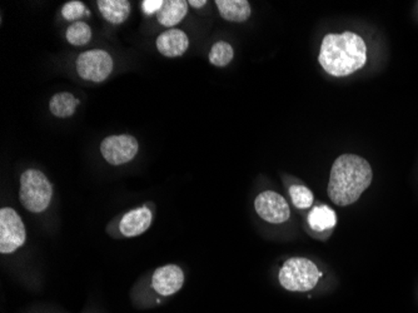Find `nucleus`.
<instances>
[{
    "label": "nucleus",
    "mask_w": 418,
    "mask_h": 313,
    "mask_svg": "<svg viewBox=\"0 0 418 313\" xmlns=\"http://www.w3.org/2000/svg\"><path fill=\"white\" fill-rule=\"evenodd\" d=\"M373 172L365 158L355 154H342L331 169L327 192L331 201L345 207L358 201L361 194L371 186Z\"/></svg>",
    "instance_id": "1"
},
{
    "label": "nucleus",
    "mask_w": 418,
    "mask_h": 313,
    "mask_svg": "<svg viewBox=\"0 0 418 313\" xmlns=\"http://www.w3.org/2000/svg\"><path fill=\"white\" fill-rule=\"evenodd\" d=\"M318 60L331 75L347 77L366 65V43L352 31L327 34L322 41Z\"/></svg>",
    "instance_id": "2"
},
{
    "label": "nucleus",
    "mask_w": 418,
    "mask_h": 313,
    "mask_svg": "<svg viewBox=\"0 0 418 313\" xmlns=\"http://www.w3.org/2000/svg\"><path fill=\"white\" fill-rule=\"evenodd\" d=\"M52 183L38 169H28L21 174L19 199L32 213H42L52 202Z\"/></svg>",
    "instance_id": "3"
},
{
    "label": "nucleus",
    "mask_w": 418,
    "mask_h": 313,
    "mask_svg": "<svg viewBox=\"0 0 418 313\" xmlns=\"http://www.w3.org/2000/svg\"><path fill=\"white\" fill-rule=\"evenodd\" d=\"M322 273L314 262L302 257L289 258L278 273L283 288L292 292H309L314 290Z\"/></svg>",
    "instance_id": "4"
},
{
    "label": "nucleus",
    "mask_w": 418,
    "mask_h": 313,
    "mask_svg": "<svg viewBox=\"0 0 418 313\" xmlns=\"http://www.w3.org/2000/svg\"><path fill=\"white\" fill-rule=\"evenodd\" d=\"M113 58L102 49L84 52L77 59V72L80 78L88 82L102 83L113 72Z\"/></svg>",
    "instance_id": "5"
},
{
    "label": "nucleus",
    "mask_w": 418,
    "mask_h": 313,
    "mask_svg": "<svg viewBox=\"0 0 418 313\" xmlns=\"http://www.w3.org/2000/svg\"><path fill=\"white\" fill-rule=\"evenodd\" d=\"M26 226L21 216L11 207L0 211V252L11 255L26 243Z\"/></svg>",
    "instance_id": "6"
},
{
    "label": "nucleus",
    "mask_w": 418,
    "mask_h": 313,
    "mask_svg": "<svg viewBox=\"0 0 418 313\" xmlns=\"http://www.w3.org/2000/svg\"><path fill=\"white\" fill-rule=\"evenodd\" d=\"M138 141L129 134L107 137L100 144L102 156L112 166H122L131 162L138 154Z\"/></svg>",
    "instance_id": "7"
},
{
    "label": "nucleus",
    "mask_w": 418,
    "mask_h": 313,
    "mask_svg": "<svg viewBox=\"0 0 418 313\" xmlns=\"http://www.w3.org/2000/svg\"><path fill=\"white\" fill-rule=\"evenodd\" d=\"M254 208L258 216L268 223L279 225L289 219L291 209L287 201L281 194L273 191H266L257 196Z\"/></svg>",
    "instance_id": "8"
},
{
    "label": "nucleus",
    "mask_w": 418,
    "mask_h": 313,
    "mask_svg": "<svg viewBox=\"0 0 418 313\" xmlns=\"http://www.w3.org/2000/svg\"><path fill=\"white\" fill-rule=\"evenodd\" d=\"M183 271L176 265L159 267L153 273V288L161 296H172L183 287Z\"/></svg>",
    "instance_id": "9"
},
{
    "label": "nucleus",
    "mask_w": 418,
    "mask_h": 313,
    "mask_svg": "<svg viewBox=\"0 0 418 313\" xmlns=\"http://www.w3.org/2000/svg\"><path fill=\"white\" fill-rule=\"evenodd\" d=\"M153 214L146 206L127 212L119 222V230L124 237H138L149 230L152 225Z\"/></svg>",
    "instance_id": "10"
},
{
    "label": "nucleus",
    "mask_w": 418,
    "mask_h": 313,
    "mask_svg": "<svg viewBox=\"0 0 418 313\" xmlns=\"http://www.w3.org/2000/svg\"><path fill=\"white\" fill-rule=\"evenodd\" d=\"M158 52L167 58L183 55L188 51V36L181 29H169L157 38Z\"/></svg>",
    "instance_id": "11"
},
{
    "label": "nucleus",
    "mask_w": 418,
    "mask_h": 313,
    "mask_svg": "<svg viewBox=\"0 0 418 313\" xmlns=\"http://www.w3.org/2000/svg\"><path fill=\"white\" fill-rule=\"evenodd\" d=\"M215 6L225 21L242 23L251 16V6L247 0H217Z\"/></svg>",
    "instance_id": "12"
},
{
    "label": "nucleus",
    "mask_w": 418,
    "mask_h": 313,
    "mask_svg": "<svg viewBox=\"0 0 418 313\" xmlns=\"http://www.w3.org/2000/svg\"><path fill=\"white\" fill-rule=\"evenodd\" d=\"M188 13V1L184 0H167L163 3L162 9L157 14L158 23L163 26H177L183 21Z\"/></svg>",
    "instance_id": "13"
},
{
    "label": "nucleus",
    "mask_w": 418,
    "mask_h": 313,
    "mask_svg": "<svg viewBox=\"0 0 418 313\" xmlns=\"http://www.w3.org/2000/svg\"><path fill=\"white\" fill-rule=\"evenodd\" d=\"M100 14L110 24H122L131 14V3L127 0H100Z\"/></svg>",
    "instance_id": "14"
},
{
    "label": "nucleus",
    "mask_w": 418,
    "mask_h": 313,
    "mask_svg": "<svg viewBox=\"0 0 418 313\" xmlns=\"http://www.w3.org/2000/svg\"><path fill=\"white\" fill-rule=\"evenodd\" d=\"M79 105V100L74 97L73 94L64 92V93L54 94L49 100V110L53 115L57 118H69L75 113Z\"/></svg>",
    "instance_id": "15"
},
{
    "label": "nucleus",
    "mask_w": 418,
    "mask_h": 313,
    "mask_svg": "<svg viewBox=\"0 0 418 313\" xmlns=\"http://www.w3.org/2000/svg\"><path fill=\"white\" fill-rule=\"evenodd\" d=\"M337 223V217L333 209L327 206L314 207L309 216V225L316 232L331 230Z\"/></svg>",
    "instance_id": "16"
},
{
    "label": "nucleus",
    "mask_w": 418,
    "mask_h": 313,
    "mask_svg": "<svg viewBox=\"0 0 418 313\" xmlns=\"http://www.w3.org/2000/svg\"><path fill=\"white\" fill-rule=\"evenodd\" d=\"M65 38H67L69 44L75 46V47L85 46L92 39V29H90V26L87 23L77 21V23H73L67 29Z\"/></svg>",
    "instance_id": "17"
},
{
    "label": "nucleus",
    "mask_w": 418,
    "mask_h": 313,
    "mask_svg": "<svg viewBox=\"0 0 418 313\" xmlns=\"http://www.w3.org/2000/svg\"><path fill=\"white\" fill-rule=\"evenodd\" d=\"M235 57V51L230 44L225 42H218L213 44L209 52V62L215 67H225L228 65Z\"/></svg>",
    "instance_id": "18"
},
{
    "label": "nucleus",
    "mask_w": 418,
    "mask_h": 313,
    "mask_svg": "<svg viewBox=\"0 0 418 313\" xmlns=\"http://www.w3.org/2000/svg\"><path fill=\"white\" fill-rule=\"evenodd\" d=\"M289 194L292 202L297 208L307 209L314 204V193L309 191V188L304 186H298L294 184L289 188Z\"/></svg>",
    "instance_id": "19"
},
{
    "label": "nucleus",
    "mask_w": 418,
    "mask_h": 313,
    "mask_svg": "<svg viewBox=\"0 0 418 313\" xmlns=\"http://www.w3.org/2000/svg\"><path fill=\"white\" fill-rule=\"evenodd\" d=\"M62 16H63L65 21H75L77 23V21L80 18L90 16V11L82 1L72 0V1H68V3L64 4L63 8H62Z\"/></svg>",
    "instance_id": "20"
},
{
    "label": "nucleus",
    "mask_w": 418,
    "mask_h": 313,
    "mask_svg": "<svg viewBox=\"0 0 418 313\" xmlns=\"http://www.w3.org/2000/svg\"><path fill=\"white\" fill-rule=\"evenodd\" d=\"M163 0H144L141 1V11L146 16H153L161 11L163 6Z\"/></svg>",
    "instance_id": "21"
},
{
    "label": "nucleus",
    "mask_w": 418,
    "mask_h": 313,
    "mask_svg": "<svg viewBox=\"0 0 418 313\" xmlns=\"http://www.w3.org/2000/svg\"><path fill=\"white\" fill-rule=\"evenodd\" d=\"M188 4L195 9H198V8H203L207 4V1L205 0H189Z\"/></svg>",
    "instance_id": "22"
}]
</instances>
